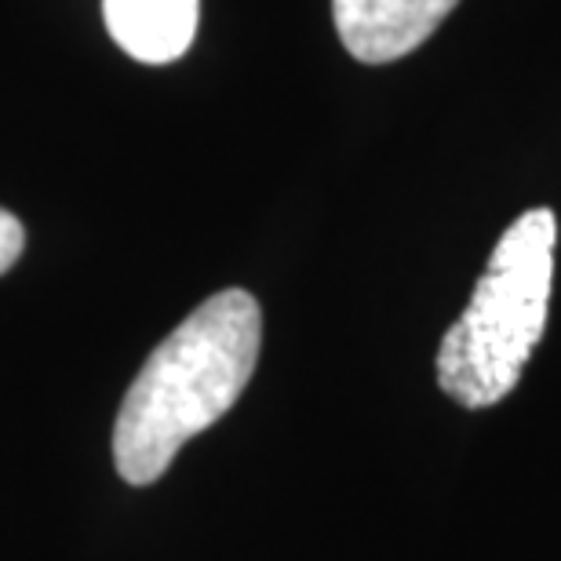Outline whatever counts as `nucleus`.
<instances>
[{
  "instance_id": "f257e3e1",
  "label": "nucleus",
  "mask_w": 561,
  "mask_h": 561,
  "mask_svg": "<svg viewBox=\"0 0 561 561\" xmlns=\"http://www.w3.org/2000/svg\"><path fill=\"white\" fill-rule=\"evenodd\" d=\"M263 310L244 288L205 299L146 357L114 423V463L128 485H153L190 437L244 394L260 362Z\"/></svg>"
},
{
  "instance_id": "7ed1b4c3",
  "label": "nucleus",
  "mask_w": 561,
  "mask_h": 561,
  "mask_svg": "<svg viewBox=\"0 0 561 561\" xmlns=\"http://www.w3.org/2000/svg\"><path fill=\"white\" fill-rule=\"evenodd\" d=\"M459 0H332L335 33L357 62L405 59L453 15Z\"/></svg>"
},
{
  "instance_id": "39448f33",
  "label": "nucleus",
  "mask_w": 561,
  "mask_h": 561,
  "mask_svg": "<svg viewBox=\"0 0 561 561\" xmlns=\"http://www.w3.org/2000/svg\"><path fill=\"white\" fill-rule=\"evenodd\" d=\"M22 244H26V230L22 222L11 216V211L0 208V274H8L15 260L22 255Z\"/></svg>"
},
{
  "instance_id": "f03ea898",
  "label": "nucleus",
  "mask_w": 561,
  "mask_h": 561,
  "mask_svg": "<svg viewBox=\"0 0 561 561\" xmlns=\"http://www.w3.org/2000/svg\"><path fill=\"white\" fill-rule=\"evenodd\" d=\"M558 219L529 208L503 230L467 310L437 346V387L463 409H489L518 387L543 340Z\"/></svg>"
},
{
  "instance_id": "20e7f679",
  "label": "nucleus",
  "mask_w": 561,
  "mask_h": 561,
  "mask_svg": "<svg viewBox=\"0 0 561 561\" xmlns=\"http://www.w3.org/2000/svg\"><path fill=\"white\" fill-rule=\"evenodd\" d=\"M201 0H103L106 30L131 59L164 66L194 44Z\"/></svg>"
}]
</instances>
